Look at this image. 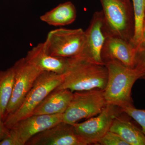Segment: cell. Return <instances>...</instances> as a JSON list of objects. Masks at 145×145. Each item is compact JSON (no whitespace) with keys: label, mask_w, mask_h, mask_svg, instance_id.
Returning a JSON list of instances; mask_svg holds the SVG:
<instances>
[{"label":"cell","mask_w":145,"mask_h":145,"mask_svg":"<svg viewBox=\"0 0 145 145\" xmlns=\"http://www.w3.org/2000/svg\"><path fill=\"white\" fill-rule=\"evenodd\" d=\"M114 105L107 104L101 113L85 121L73 125L77 135L85 145L97 144L109 131L113 120L121 112Z\"/></svg>","instance_id":"7"},{"label":"cell","mask_w":145,"mask_h":145,"mask_svg":"<svg viewBox=\"0 0 145 145\" xmlns=\"http://www.w3.org/2000/svg\"><path fill=\"white\" fill-rule=\"evenodd\" d=\"M121 111L138 123L142 127V131L145 135V109L136 108L132 105L120 108Z\"/></svg>","instance_id":"19"},{"label":"cell","mask_w":145,"mask_h":145,"mask_svg":"<svg viewBox=\"0 0 145 145\" xmlns=\"http://www.w3.org/2000/svg\"><path fill=\"white\" fill-rule=\"evenodd\" d=\"M26 145H85L73 125L61 122L34 135Z\"/></svg>","instance_id":"11"},{"label":"cell","mask_w":145,"mask_h":145,"mask_svg":"<svg viewBox=\"0 0 145 145\" xmlns=\"http://www.w3.org/2000/svg\"><path fill=\"white\" fill-rule=\"evenodd\" d=\"M77 18V10L71 2L60 4L40 17L41 20L53 26H64L73 23Z\"/></svg>","instance_id":"16"},{"label":"cell","mask_w":145,"mask_h":145,"mask_svg":"<svg viewBox=\"0 0 145 145\" xmlns=\"http://www.w3.org/2000/svg\"><path fill=\"white\" fill-rule=\"evenodd\" d=\"M101 145H128L117 133L109 131L99 141Z\"/></svg>","instance_id":"20"},{"label":"cell","mask_w":145,"mask_h":145,"mask_svg":"<svg viewBox=\"0 0 145 145\" xmlns=\"http://www.w3.org/2000/svg\"><path fill=\"white\" fill-rule=\"evenodd\" d=\"M68 61L63 82L56 89H67L72 92L94 89L104 90L108 79L105 65L93 62L81 55L68 58Z\"/></svg>","instance_id":"1"},{"label":"cell","mask_w":145,"mask_h":145,"mask_svg":"<svg viewBox=\"0 0 145 145\" xmlns=\"http://www.w3.org/2000/svg\"><path fill=\"white\" fill-rule=\"evenodd\" d=\"M142 79H144V80H145V76H144V77H142Z\"/></svg>","instance_id":"24"},{"label":"cell","mask_w":145,"mask_h":145,"mask_svg":"<svg viewBox=\"0 0 145 145\" xmlns=\"http://www.w3.org/2000/svg\"><path fill=\"white\" fill-rule=\"evenodd\" d=\"M120 114L114 118L109 131L118 134L128 145H145V135L142 130Z\"/></svg>","instance_id":"15"},{"label":"cell","mask_w":145,"mask_h":145,"mask_svg":"<svg viewBox=\"0 0 145 145\" xmlns=\"http://www.w3.org/2000/svg\"><path fill=\"white\" fill-rule=\"evenodd\" d=\"M85 39L81 56L96 63L104 64L102 58V51L107 31L104 25L102 10L93 14L90 24L85 31Z\"/></svg>","instance_id":"10"},{"label":"cell","mask_w":145,"mask_h":145,"mask_svg":"<svg viewBox=\"0 0 145 145\" xmlns=\"http://www.w3.org/2000/svg\"><path fill=\"white\" fill-rule=\"evenodd\" d=\"M15 78L13 67L0 71V120L4 119L7 109L12 96Z\"/></svg>","instance_id":"17"},{"label":"cell","mask_w":145,"mask_h":145,"mask_svg":"<svg viewBox=\"0 0 145 145\" xmlns=\"http://www.w3.org/2000/svg\"><path fill=\"white\" fill-rule=\"evenodd\" d=\"M63 114H32L16 123L7 137L12 145H25L34 135L63 121Z\"/></svg>","instance_id":"9"},{"label":"cell","mask_w":145,"mask_h":145,"mask_svg":"<svg viewBox=\"0 0 145 145\" xmlns=\"http://www.w3.org/2000/svg\"><path fill=\"white\" fill-rule=\"evenodd\" d=\"M142 41H145V18L143 22L142 29ZM141 41V42H142Z\"/></svg>","instance_id":"23"},{"label":"cell","mask_w":145,"mask_h":145,"mask_svg":"<svg viewBox=\"0 0 145 145\" xmlns=\"http://www.w3.org/2000/svg\"><path fill=\"white\" fill-rule=\"evenodd\" d=\"M135 68L145 74V41H142L136 46Z\"/></svg>","instance_id":"21"},{"label":"cell","mask_w":145,"mask_h":145,"mask_svg":"<svg viewBox=\"0 0 145 145\" xmlns=\"http://www.w3.org/2000/svg\"><path fill=\"white\" fill-rule=\"evenodd\" d=\"M105 65L108 70V79L104 93L107 103L120 108L133 105V87L145 74L135 68L127 67L117 61H108Z\"/></svg>","instance_id":"2"},{"label":"cell","mask_w":145,"mask_h":145,"mask_svg":"<svg viewBox=\"0 0 145 145\" xmlns=\"http://www.w3.org/2000/svg\"><path fill=\"white\" fill-rule=\"evenodd\" d=\"M63 74L43 71L39 75L23 102L15 112L6 116L4 123L10 129L16 123L33 114L35 109L54 89L61 85Z\"/></svg>","instance_id":"3"},{"label":"cell","mask_w":145,"mask_h":145,"mask_svg":"<svg viewBox=\"0 0 145 145\" xmlns=\"http://www.w3.org/2000/svg\"><path fill=\"white\" fill-rule=\"evenodd\" d=\"M136 47L132 43L112 36L107 32L102 51V58L105 63L115 61L125 66H135Z\"/></svg>","instance_id":"12"},{"label":"cell","mask_w":145,"mask_h":145,"mask_svg":"<svg viewBox=\"0 0 145 145\" xmlns=\"http://www.w3.org/2000/svg\"><path fill=\"white\" fill-rule=\"evenodd\" d=\"M135 30L133 44L137 46L142 40V29L145 18V0H132Z\"/></svg>","instance_id":"18"},{"label":"cell","mask_w":145,"mask_h":145,"mask_svg":"<svg viewBox=\"0 0 145 145\" xmlns=\"http://www.w3.org/2000/svg\"><path fill=\"white\" fill-rule=\"evenodd\" d=\"M85 39V31L82 29H57L48 34L43 43L44 49L54 57L72 58L80 55Z\"/></svg>","instance_id":"6"},{"label":"cell","mask_w":145,"mask_h":145,"mask_svg":"<svg viewBox=\"0 0 145 145\" xmlns=\"http://www.w3.org/2000/svg\"><path fill=\"white\" fill-rule=\"evenodd\" d=\"M9 129L5 126L2 120H0V140L8 135Z\"/></svg>","instance_id":"22"},{"label":"cell","mask_w":145,"mask_h":145,"mask_svg":"<svg viewBox=\"0 0 145 145\" xmlns=\"http://www.w3.org/2000/svg\"><path fill=\"white\" fill-rule=\"evenodd\" d=\"M107 105L103 90L75 91L63 113V122L73 125L82 119L94 117L101 113Z\"/></svg>","instance_id":"5"},{"label":"cell","mask_w":145,"mask_h":145,"mask_svg":"<svg viewBox=\"0 0 145 145\" xmlns=\"http://www.w3.org/2000/svg\"><path fill=\"white\" fill-rule=\"evenodd\" d=\"M123 1H130V0H123Z\"/></svg>","instance_id":"25"},{"label":"cell","mask_w":145,"mask_h":145,"mask_svg":"<svg viewBox=\"0 0 145 145\" xmlns=\"http://www.w3.org/2000/svg\"><path fill=\"white\" fill-rule=\"evenodd\" d=\"M73 92L67 89H55L38 106L32 114H63L72 100Z\"/></svg>","instance_id":"14"},{"label":"cell","mask_w":145,"mask_h":145,"mask_svg":"<svg viewBox=\"0 0 145 145\" xmlns=\"http://www.w3.org/2000/svg\"><path fill=\"white\" fill-rule=\"evenodd\" d=\"M13 67L15 72L14 85L5 117L20 107L36 79L43 72L25 57L18 60Z\"/></svg>","instance_id":"8"},{"label":"cell","mask_w":145,"mask_h":145,"mask_svg":"<svg viewBox=\"0 0 145 145\" xmlns=\"http://www.w3.org/2000/svg\"><path fill=\"white\" fill-rule=\"evenodd\" d=\"M26 59L42 71L63 74L68 65V58L54 57L45 52L40 43L27 52Z\"/></svg>","instance_id":"13"},{"label":"cell","mask_w":145,"mask_h":145,"mask_svg":"<svg viewBox=\"0 0 145 145\" xmlns=\"http://www.w3.org/2000/svg\"><path fill=\"white\" fill-rule=\"evenodd\" d=\"M100 1L103 7L104 25L107 33L133 44L135 22L130 1Z\"/></svg>","instance_id":"4"}]
</instances>
